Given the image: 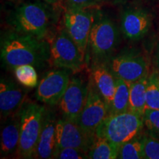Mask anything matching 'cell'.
Wrapping results in <instances>:
<instances>
[{
    "mask_svg": "<svg viewBox=\"0 0 159 159\" xmlns=\"http://www.w3.org/2000/svg\"><path fill=\"white\" fill-rule=\"evenodd\" d=\"M151 16L141 8H129L121 16V30L126 39L139 41L147 33L151 26Z\"/></svg>",
    "mask_w": 159,
    "mask_h": 159,
    "instance_id": "13",
    "label": "cell"
},
{
    "mask_svg": "<svg viewBox=\"0 0 159 159\" xmlns=\"http://www.w3.org/2000/svg\"><path fill=\"white\" fill-rule=\"evenodd\" d=\"M143 120L149 134L159 139V109H145Z\"/></svg>",
    "mask_w": 159,
    "mask_h": 159,
    "instance_id": "24",
    "label": "cell"
},
{
    "mask_svg": "<svg viewBox=\"0 0 159 159\" xmlns=\"http://www.w3.org/2000/svg\"><path fill=\"white\" fill-rule=\"evenodd\" d=\"M1 132V156H7L18 150L20 140V119L19 112L7 117Z\"/></svg>",
    "mask_w": 159,
    "mask_h": 159,
    "instance_id": "17",
    "label": "cell"
},
{
    "mask_svg": "<svg viewBox=\"0 0 159 159\" xmlns=\"http://www.w3.org/2000/svg\"><path fill=\"white\" fill-rule=\"evenodd\" d=\"M144 127L143 116L128 111L108 114L95 131V136L106 139L119 149L139 136Z\"/></svg>",
    "mask_w": 159,
    "mask_h": 159,
    "instance_id": "2",
    "label": "cell"
},
{
    "mask_svg": "<svg viewBox=\"0 0 159 159\" xmlns=\"http://www.w3.org/2000/svg\"><path fill=\"white\" fill-rule=\"evenodd\" d=\"M145 109H159V77L156 73L148 77Z\"/></svg>",
    "mask_w": 159,
    "mask_h": 159,
    "instance_id": "23",
    "label": "cell"
},
{
    "mask_svg": "<svg viewBox=\"0 0 159 159\" xmlns=\"http://www.w3.org/2000/svg\"><path fill=\"white\" fill-rule=\"evenodd\" d=\"M50 60L55 66L72 71H80L85 63V57L66 30L57 34L50 47Z\"/></svg>",
    "mask_w": 159,
    "mask_h": 159,
    "instance_id": "5",
    "label": "cell"
},
{
    "mask_svg": "<svg viewBox=\"0 0 159 159\" xmlns=\"http://www.w3.org/2000/svg\"><path fill=\"white\" fill-rule=\"evenodd\" d=\"M52 158L85 159L89 158L88 153L80 149L73 148H56Z\"/></svg>",
    "mask_w": 159,
    "mask_h": 159,
    "instance_id": "26",
    "label": "cell"
},
{
    "mask_svg": "<svg viewBox=\"0 0 159 159\" xmlns=\"http://www.w3.org/2000/svg\"><path fill=\"white\" fill-rule=\"evenodd\" d=\"M70 81L68 69H53L42 77L35 91L41 102L50 106L59 104Z\"/></svg>",
    "mask_w": 159,
    "mask_h": 159,
    "instance_id": "9",
    "label": "cell"
},
{
    "mask_svg": "<svg viewBox=\"0 0 159 159\" xmlns=\"http://www.w3.org/2000/svg\"><path fill=\"white\" fill-rule=\"evenodd\" d=\"M0 44L2 62L7 68L32 65L41 69L50 60L48 43L33 35L9 31L2 35Z\"/></svg>",
    "mask_w": 159,
    "mask_h": 159,
    "instance_id": "1",
    "label": "cell"
},
{
    "mask_svg": "<svg viewBox=\"0 0 159 159\" xmlns=\"http://www.w3.org/2000/svg\"><path fill=\"white\" fill-rule=\"evenodd\" d=\"M16 78L21 85L34 88L38 84V75L35 67L32 65L19 66L14 69Z\"/></svg>",
    "mask_w": 159,
    "mask_h": 159,
    "instance_id": "22",
    "label": "cell"
},
{
    "mask_svg": "<svg viewBox=\"0 0 159 159\" xmlns=\"http://www.w3.org/2000/svg\"><path fill=\"white\" fill-rule=\"evenodd\" d=\"M129 99L130 83L124 80L116 78V91L108 114H119L129 111Z\"/></svg>",
    "mask_w": 159,
    "mask_h": 159,
    "instance_id": "19",
    "label": "cell"
},
{
    "mask_svg": "<svg viewBox=\"0 0 159 159\" xmlns=\"http://www.w3.org/2000/svg\"><path fill=\"white\" fill-rule=\"evenodd\" d=\"M57 148H73L80 149L87 153L95 136L87 134L77 122L63 117L56 122Z\"/></svg>",
    "mask_w": 159,
    "mask_h": 159,
    "instance_id": "12",
    "label": "cell"
},
{
    "mask_svg": "<svg viewBox=\"0 0 159 159\" xmlns=\"http://www.w3.org/2000/svg\"><path fill=\"white\" fill-rule=\"evenodd\" d=\"M119 30L114 21L107 16L94 19L89 35V44L96 59L108 57L116 48Z\"/></svg>",
    "mask_w": 159,
    "mask_h": 159,
    "instance_id": "6",
    "label": "cell"
},
{
    "mask_svg": "<svg viewBox=\"0 0 159 159\" xmlns=\"http://www.w3.org/2000/svg\"><path fill=\"white\" fill-rule=\"evenodd\" d=\"M119 149L106 139L95 136L88 152L89 158L115 159L118 158Z\"/></svg>",
    "mask_w": 159,
    "mask_h": 159,
    "instance_id": "20",
    "label": "cell"
},
{
    "mask_svg": "<svg viewBox=\"0 0 159 159\" xmlns=\"http://www.w3.org/2000/svg\"><path fill=\"white\" fill-rule=\"evenodd\" d=\"M91 80L106 102L109 111L116 91V77L106 66L98 63L92 69Z\"/></svg>",
    "mask_w": 159,
    "mask_h": 159,
    "instance_id": "16",
    "label": "cell"
},
{
    "mask_svg": "<svg viewBox=\"0 0 159 159\" xmlns=\"http://www.w3.org/2000/svg\"><path fill=\"white\" fill-rule=\"evenodd\" d=\"M148 75L130 83L129 111L143 116L146 105V89Z\"/></svg>",
    "mask_w": 159,
    "mask_h": 159,
    "instance_id": "18",
    "label": "cell"
},
{
    "mask_svg": "<svg viewBox=\"0 0 159 159\" xmlns=\"http://www.w3.org/2000/svg\"><path fill=\"white\" fill-rule=\"evenodd\" d=\"M99 0H66L69 7L75 8H88L97 5Z\"/></svg>",
    "mask_w": 159,
    "mask_h": 159,
    "instance_id": "27",
    "label": "cell"
},
{
    "mask_svg": "<svg viewBox=\"0 0 159 159\" xmlns=\"http://www.w3.org/2000/svg\"><path fill=\"white\" fill-rule=\"evenodd\" d=\"M143 158L159 159V139L144 135L142 136Z\"/></svg>",
    "mask_w": 159,
    "mask_h": 159,
    "instance_id": "25",
    "label": "cell"
},
{
    "mask_svg": "<svg viewBox=\"0 0 159 159\" xmlns=\"http://www.w3.org/2000/svg\"><path fill=\"white\" fill-rule=\"evenodd\" d=\"M45 113L44 106L32 102H24L20 108V140L17 151L21 158L35 156Z\"/></svg>",
    "mask_w": 159,
    "mask_h": 159,
    "instance_id": "4",
    "label": "cell"
},
{
    "mask_svg": "<svg viewBox=\"0 0 159 159\" xmlns=\"http://www.w3.org/2000/svg\"><path fill=\"white\" fill-rule=\"evenodd\" d=\"M109 69L116 78L130 83L146 76L148 63L142 55L126 52L113 57L110 61Z\"/></svg>",
    "mask_w": 159,
    "mask_h": 159,
    "instance_id": "11",
    "label": "cell"
},
{
    "mask_svg": "<svg viewBox=\"0 0 159 159\" xmlns=\"http://www.w3.org/2000/svg\"><path fill=\"white\" fill-rule=\"evenodd\" d=\"M25 92L11 79L2 77L0 81V110L3 117H9L23 104Z\"/></svg>",
    "mask_w": 159,
    "mask_h": 159,
    "instance_id": "14",
    "label": "cell"
},
{
    "mask_svg": "<svg viewBox=\"0 0 159 159\" xmlns=\"http://www.w3.org/2000/svg\"><path fill=\"white\" fill-rule=\"evenodd\" d=\"M51 14L48 6L42 2H27L17 7L10 16L15 31L43 39L48 33Z\"/></svg>",
    "mask_w": 159,
    "mask_h": 159,
    "instance_id": "3",
    "label": "cell"
},
{
    "mask_svg": "<svg viewBox=\"0 0 159 159\" xmlns=\"http://www.w3.org/2000/svg\"><path fill=\"white\" fill-rule=\"evenodd\" d=\"M47 4H50V5H53V4H55L57 2H58L60 0H43Z\"/></svg>",
    "mask_w": 159,
    "mask_h": 159,
    "instance_id": "28",
    "label": "cell"
},
{
    "mask_svg": "<svg viewBox=\"0 0 159 159\" xmlns=\"http://www.w3.org/2000/svg\"><path fill=\"white\" fill-rule=\"evenodd\" d=\"M108 115L106 102L91 79L89 82L86 102L77 119V124L87 134L95 136L97 128Z\"/></svg>",
    "mask_w": 159,
    "mask_h": 159,
    "instance_id": "7",
    "label": "cell"
},
{
    "mask_svg": "<svg viewBox=\"0 0 159 159\" xmlns=\"http://www.w3.org/2000/svg\"><path fill=\"white\" fill-rule=\"evenodd\" d=\"M94 21L92 13L85 8L68 7L64 15L66 30L78 47L84 57Z\"/></svg>",
    "mask_w": 159,
    "mask_h": 159,
    "instance_id": "8",
    "label": "cell"
},
{
    "mask_svg": "<svg viewBox=\"0 0 159 159\" xmlns=\"http://www.w3.org/2000/svg\"><path fill=\"white\" fill-rule=\"evenodd\" d=\"M56 119L51 111H46L42 128L37 143L35 156L39 158H52L57 148Z\"/></svg>",
    "mask_w": 159,
    "mask_h": 159,
    "instance_id": "15",
    "label": "cell"
},
{
    "mask_svg": "<svg viewBox=\"0 0 159 159\" xmlns=\"http://www.w3.org/2000/svg\"><path fill=\"white\" fill-rule=\"evenodd\" d=\"M120 159L143 158L142 137L138 136L120 147L118 158Z\"/></svg>",
    "mask_w": 159,
    "mask_h": 159,
    "instance_id": "21",
    "label": "cell"
},
{
    "mask_svg": "<svg viewBox=\"0 0 159 159\" xmlns=\"http://www.w3.org/2000/svg\"><path fill=\"white\" fill-rule=\"evenodd\" d=\"M88 94L89 83L81 77H71L59 102L60 109L63 117L76 122L86 102Z\"/></svg>",
    "mask_w": 159,
    "mask_h": 159,
    "instance_id": "10",
    "label": "cell"
}]
</instances>
